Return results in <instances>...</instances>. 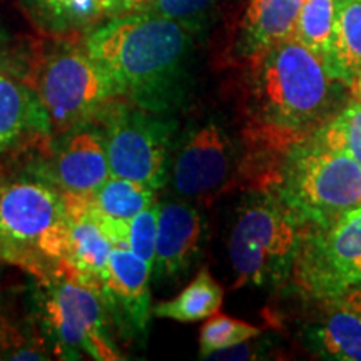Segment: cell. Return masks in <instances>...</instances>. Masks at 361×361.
I'll return each instance as SVG.
<instances>
[{
    "instance_id": "8992f818",
    "label": "cell",
    "mask_w": 361,
    "mask_h": 361,
    "mask_svg": "<svg viewBox=\"0 0 361 361\" xmlns=\"http://www.w3.org/2000/svg\"><path fill=\"white\" fill-rule=\"evenodd\" d=\"M51 117L54 134L96 121L123 97L111 74L89 56L84 45L57 39L35 62L30 85Z\"/></svg>"
},
{
    "instance_id": "9c48e42d",
    "label": "cell",
    "mask_w": 361,
    "mask_h": 361,
    "mask_svg": "<svg viewBox=\"0 0 361 361\" xmlns=\"http://www.w3.org/2000/svg\"><path fill=\"white\" fill-rule=\"evenodd\" d=\"M96 121L104 134L111 176L141 180L156 191L168 184L171 151L179 130L174 116L156 114L119 99Z\"/></svg>"
},
{
    "instance_id": "d6986e66",
    "label": "cell",
    "mask_w": 361,
    "mask_h": 361,
    "mask_svg": "<svg viewBox=\"0 0 361 361\" xmlns=\"http://www.w3.org/2000/svg\"><path fill=\"white\" fill-rule=\"evenodd\" d=\"M326 69L348 87L361 74V0H336Z\"/></svg>"
},
{
    "instance_id": "52a82bcc",
    "label": "cell",
    "mask_w": 361,
    "mask_h": 361,
    "mask_svg": "<svg viewBox=\"0 0 361 361\" xmlns=\"http://www.w3.org/2000/svg\"><path fill=\"white\" fill-rule=\"evenodd\" d=\"M241 142L218 114H201L178 130L168 184L178 200L211 202L231 189L246 169Z\"/></svg>"
},
{
    "instance_id": "5b68a950",
    "label": "cell",
    "mask_w": 361,
    "mask_h": 361,
    "mask_svg": "<svg viewBox=\"0 0 361 361\" xmlns=\"http://www.w3.org/2000/svg\"><path fill=\"white\" fill-rule=\"evenodd\" d=\"M266 191L303 224L326 226L361 204V166L308 137L284 152Z\"/></svg>"
},
{
    "instance_id": "44dd1931",
    "label": "cell",
    "mask_w": 361,
    "mask_h": 361,
    "mask_svg": "<svg viewBox=\"0 0 361 361\" xmlns=\"http://www.w3.org/2000/svg\"><path fill=\"white\" fill-rule=\"evenodd\" d=\"M223 300V286L216 281L209 269H201L178 296L152 306V314L179 323L201 322L219 313Z\"/></svg>"
},
{
    "instance_id": "484cf974",
    "label": "cell",
    "mask_w": 361,
    "mask_h": 361,
    "mask_svg": "<svg viewBox=\"0 0 361 361\" xmlns=\"http://www.w3.org/2000/svg\"><path fill=\"white\" fill-rule=\"evenodd\" d=\"M159 201L135 214L126 224V247L142 258L147 264H154Z\"/></svg>"
},
{
    "instance_id": "d4e9b609",
    "label": "cell",
    "mask_w": 361,
    "mask_h": 361,
    "mask_svg": "<svg viewBox=\"0 0 361 361\" xmlns=\"http://www.w3.org/2000/svg\"><path fill=\"white\" fill-rule=\"evenodd\" d=\"M261 335V328L255 324L234 319L231 316L216 313L202 324L200 335V356L209 358L221 350L231 348L239 343L255 340Z\"/></svg>"
},
{
    "instance_id": "7402d4cb",
    "label": "cell",
    "mask_w": 361,
    "mask_h": 361,
    "mask_svg": "<svg viewBox=\"0 0 361 361\" xmlns=\"http://www.w3.org/2000/svg\"><path fill=\"white\" fill-rule=\"evenodd\" d=\"M335 17L336 0H305L293 32V37L314 52L324 66L331 49Z\"/></svg>"
},
{
    "instance_id": "2e32d148",
    "label": "cell",
    "mask_w": 361,
    "mask_h": 361,
    "mask_svg": "<svg viewBox=\"0 0 361 361\" xmlns=\"http://www.w3.org/2000/svg\"><path fill=\"white\" fill-rule=\"evenodd\" d=\"M305 0H251L236 40V54L245 61L274 44L293 37Z\"/></svg>"
},
{
    "instance_id": "ffe728a7",
    "label": "cell",
    "mask_w": 361,
    "mask_h": 361,
    "mask_svg": "<svg viewBox=\"0 0 361 361\" xmlns=\"http://www.w3.org/2000/svg\"><path fill=\"white\" fill-rule=\"evenodd\" d=\"M157 191L141 180L111 176L92 196L80 197L84 206L99 218L129 221L156 202Z\"/></svg>"
},
{
    "instance_id": "7a4b0ae2",
    "label": "cell",
    "mask_w": 361,
    "mask_h": 361,
    "mask_svg": "<svg viewBox=\"0 0 361 361\" xmlns=\"http://www.w3.org/2000/svg\"><path fill=\"white\" fill-rule=\"evenodd\" d=\"M196 37L178 22L142 12L104 20L84 35L82 45L126 101L174 116L191 96Z\"/></svg>"
},
{
    "instance_id": "cb8c5ba5",
    "label": "cell",
    "mask_w": 361,
    "mask_h": 361,
    "mask_svg": "<svg viewBox=\"0 0 361 361\" xmlns=\"http://www.w3.org/2000/svg\"><path fill=\"white\" fill-rule=\"evenodd\" d=\"M223 4L224 0H154L144 12L166 17L201 35L218 20Z\"/></svg>"
},
{
    "instance_id": "3957f363",
    "label": "cell",
    "mask_w": 361,
    "mask_h": 361,
    "mask_svg": "<svg viewBox=\"0 0 361 361\" xmlns=\"http://www.w3.org/2000/svg\"><path fill=\"white\" fill-rule=\"evenodd\" d=\"M69 209L59 188L40 178L0 180V261L39 281L61 274Z\"/></svg>"
},
{
    "instance_id": "83f0119b",
    "label": "cell",
    "mask_w": 361,
    "mask_h": 361,
    "mask_svg": "<svg viewBox=\"0 0 361 361\" xmlns=\"http://www.w3.org/2000/svg\"><path fill=\"white\" fill-rule=\"evenodd\" d=\"M333 301H340V303L350 306V308H353L361 313V288L351 290L346 293V295H343L341 298H338V300H333Z\"/></svg>"
},
{
    "instance_id": "f546056e",
    "label": "cell",
    "mask_w": 361,
    "mask_h": 361,
    "mask_svg": "<svg viewBox=\"0 0 361 361\" xmlns=\"http://www.w3.org/2000/svg\"><path fill=\"white\" fill-rule=\"evenodd\" d=\"M6 338H7V326L6 323L2 322V318H0V353H2L4 345H6Z\"/></svg>"
},
{
    "instance_id": "6da1fadb",
    "label": "cell",
    "mask_w": 361,
    "mask_h": 361,
    "mask_svg": "<svg viewBox=\"0 0 361 361\" xmlns=\"http://www.w3.org/2000/svg\"><path fill=\"white\" fill-rule=\"evenodd\" d=\"M245 84L246 142L252 154L281 157L333 119L351 99L350 87L324 62L290 37L251 57Z\"/></svg>"
},
{
    "instance_id": "5bb4252c",
    "label": "cell",
    "mask_w": 361,
    "mask_h": 361,
    "mask_svg": "<svg viewBox=\"0 0 361 361\" xmlns=\"http://www.w3.org/2000/svg\"><path fill=\"white\" fill-rule=\"evenodd\" d=\"M62 194L69 209V231L61 274L75 279L102 298L104 278L114 246L82 200L74 194Z\"/></svg>"
},
{
    "instance_id": "603a6c76",
    "label": "cell",
    "mask_w": 361,
    "mask_h": 361,
    "mask_svg": "<svg viewBox=\"0 0 361 361\" xmlns=\"http://www.w3.org/2000/svg\"><path fill=\"white\" fill-rule=\"evenodd\" d=\"M310 137L324 147L350 156L361 166V102L350 99L333 119Z\"/></svg>"
},
{
    "instance_id": "ba28073f",
    "label": "cell",
    "mask_w": 361,
    "mask_h": 361,
    "mask_svg": "<svg viewBox=\"0 0 361 361\" xmlns=\"http://www.w3.org/2000/svg\"><path fill=\"white\" fill-rule=\"evenodd\" d=\"M39 284L40 326L59 358L124 360L112 336L111 316L96 291L62 274Z\"/></svg>"
},
{
    "instance_id": "4fadbf2b",
    "label": "cell",
    "mask_w": 361,
    "mask_h": 361,
    "mask_svg": "<svg viewBox=\"0 0 361 361\" xmlns=\"http://www.w3.org/2000/svg\"><path fill=\"white\" fill-rule=\"evenodd\" d=\"M206 224L201 211L184 200L159 201L156 256L152 271L159 279L186 276L204 245Z\"/></svg>"
},
{
    "instance_id": "f1b7e54d",
    "label": "cell",
    "mask_w": 361,
    "mask_h": 361,
    "mask_svg": "<svg viewBox=\"0 0 361 361\" xmlns=\"http://www.w3.org/2000/svg\"><path fill=\"white\" fill-rule=\"evenodd\" d=\"M350 92H351V99L361 102V74L353 80V84L350 85Z\"/></svg>"
},
{
    "instance_id": "e0dca14e",
    "label": "cell",
    "mask_w": 361,
    "mask_h": 361,
    "mask_svg": "<svg viewBox=\"0 0 361 361\" xmlns=\"http://www.w3.org/2000/svg\"><path fill=\"white\" fill-rule=\"evenodd\" d=\"M19 7L39 32L69 39L102 24L106 0H19Z\"/></svg>"
},
{
    "instance_id": "8fae6325",
    "label": "cell",
    "mask_w": 361,
    "mask_h": 361,
    "mask_svg": "<svg viewBox=\"0 0 361 361\" xmlns=\"http://www.w3.org/2000/svg\"><path fill=\"white\" fill-rule=\"evenodd\" d=\"M49 154V161L37 168V176L62 192L89 197L111 178L106 142L97 121L57 134Z\"/></svg>"
},
{
    "instance_id": "7c38bea8",
    "label": "cell",
    "mask_w": 361,
    "mask_h": 361,
    "mask_svg": "<svg viewBox=\"0 0 361 361\" xmlns=\"http://www.w3.org/2000/svg\"><path fill=\"white\" fill-rule=\"evenodd\" d=\"M152 266L124 246H114L104 278L102 301L112 323L126 338L144 340L151 306Z\"/></svg>"
},
{
    "instance_id": "4316f807",
    "label": "cell",
    "mask_w": 361,
    "mask_h": 361,
    "mask_svg": "<svg viewBox=\"0 0 361 361\" xmlns=\"http://www.w3.org/2000/svg\"><path fill=\"white\" fill-rule=\"evenodd\" d=\"M154 0H106L104 7V20L119 19V17L133 16L147 11Z\"/></svg>"
},
{
    "instance_id": "ac0fdd59",
    "label": "cell",
    "mask_w": 361,
    "mask_h": 361,
    "mask_svg": "<svg viewBox=\"0 0 361 361\" xmlns=\"http://www.w3.org/2000/svg\"><path fill=\"white\" fill-rule=\"evenodd\" d=\"M305 329L306 346L324 360L361 361V313L340 301Z\"/></svg>"
},
{
    "instance_id": "30bf717a",
    "label": "cell",
    "mask_w": 361,
    "mask_h": 361,
    "mask_svg": "<svg viewBox=\"0 0 361 361\" xmlns=\"http://www.w3.org/2000/svg\"><path fill=\"white\" fill-rule=\"evenodd\" d=\"M291 278L323 303L361 288V204L331 224H305Z\"/></svg>"
},
{
    "instance_id": "277c9868",
    "label": "cell",
    "mask_w": 361,
    "mask_h": 361,
    "mask_svg": "<svg viewBox=\"0 0 361 361\" xmlns=\"http://www.w3.org/2000/svg\"><path fill=\"white\" fill-rule=\"evenodd\" d=\"M305 224L266 189H252L238 206L228 236L233 288H278L291 278Z\"/></svg>"
},
{
    "instance_id": "9a60e30c",
    "label": "cell",
    "mask_w": 361,
    "mask_h": 361,
    "mask_svg": "<svg viewBox=\"0 0 361 361\" xmlns=\"http://www.w3.org/2000/svg\"><path fill=\"white\" fill-rule=\"evenodd\" d=\"M51 117L30 85L0 71V159L32 141L52 142Z\"/></svg>"
}]
</instances>
